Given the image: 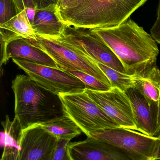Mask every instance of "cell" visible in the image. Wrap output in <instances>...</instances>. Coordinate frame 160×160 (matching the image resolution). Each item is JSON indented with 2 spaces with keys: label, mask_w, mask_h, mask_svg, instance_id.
<instances>
[{
  "label": "cell",
  "mask_w": 160,
  "mask_h": 160,
  "mask_svg": "<svg viewBox=\"0 0 160 160\" xmlns=\"http://www.w3.org/2000/svg\"><path fill=\"white\" fill-rule=\"evenodd\" d=\"M150 33L156 42L160 44V19H157L150 30Z\"/></svg>",
  "instance_id": "25"
},
{
  "label": "cell",
  "mask_w": 160,
  "mask_h": 160,
  "mask_svg": "<svg viewBox=\"0 0 160 160\" xmlns=\"http://www.w3.org/2000/svg\"><path fill=\"white\" fill-rule=\"evenodd\" d=\"M80 0H57L55 9L57 15L75 7Z\"/></svg>",
  "instance_id": "24"
},
{
  "label": "cell",
  "mask_w": 160,
  "mask_h": 160,
  "mask_svg": "<svg viewBox=\"0 0 160 160\" xmlns=\"http://www.w3.org/2000/svg\"><path fill=\"white\" fill-rule=\"evenodd\" d=\"M61 68L80 79L85 85L86 89L95 91H106L111 88V87L110 86L106 84L95 77L84 72L64 68Z\"/></svg>",
  "instance_id": "20"
},
{
  "label": "cell",
  "mask_w": 160,
  "mask_h": 160,
  "mask_svg": "<svg viewBox=\"0 0 160 160\" xmlns=\"http://www.w3.org/2000/svg\"><path fill=\"white\" fill-rule=\"evenodd\" d=\"M70 142L66 140L58 141V144L51 160H71L68 151V146Z\"/></svg>",
  "instance_id": "23"
},
{
  "label": "cell",
  "mask_w": 160,
  "mask_h": 160,
  "mask_svg": "<svg viewBox=\"0 0 160 160\" xmlns=\"http://www.w3.org/2000/svg\"><path fill=\"white\" fill-rule=\"evenodd\" d=\"M0 28L19 37L31 40L37 39V36L32 28L25 9L17 14L7 22L0 24Z\"/></svg>",
  "instance_id": "18"
},
{
  "label": "cell",
  "mask_w": 160,
  "mask_h": 160,
  "mask_svg": "<svg viewBox=\"0 0 160 160\" xmlns=\"http://www.w3.org/2000/svg\"><path fill=\"white\" fill-rule=\"evenodd\" d=\"M1 66L10 59H24L35 63L59 68L55 61L46 52L34 45L30 39L18 37L10 40L2 48Z\"/></svg>",
  "instance_id": "12"
},
{
  "label": "cell",
  "mask_w": 160,
  "mask_h": 160,
  "mask_svg": "<svg viewBox=\"0 0 160 160\" xmlns=\"http://www.w3.org/2000/svg\"><path fill=\"white\" fill-rule=\"evenodd\" d=\"M90 30L111 49L126 74L143 76L156 65L159 53L156 41L130 18L117 26Z\"/></svg>",
  "instance_id": "1"
},
{
  "label": "cell",
  "mask_w": 160,
  "mask_h": 160,
  "mask_svg": "<svg viewBox=\"0 0 160 160\" xmlns=\"http://www.w3.org/2000/svg\"><path fill=\"white\" fill-rule=\"evenodd\" d=\"M12 88L15 96V117L23 130L64 115L56 112V105L49 97L50 92L28 76L17 75L12 81Z\"/></svg>",
  "instance_id": "3"
},
{
  "label": "cell",
  "mask_w": 160,
  "mask_h": 160,
  "mask_svg": "<svg viewBox=\"0 0 160 160\" xmlns=\"http://www.w3.org/2000/svg\"><path fill=\"white\" fill-rule=\"evenodd\" d=\"M131 102L136 131L155 137L157 130V113L153 111L146 98L136 88L125 92Z\"/></svg>",
  "instance_id": "13"
},
{
  "label": "cell",
  "mask_w": 160,
  "mask_h": 160,
  "mask_svg": "<svg viewBox=\"0 0 160 160\" xmlns=\"http://www.w3.org/2000/svg\"><path fill=\"white\" fill-rule=\"evenodd\" d=\"M30 40L50 56L60 68H64L84 72L111 87L108 78L95 61L64 42L38 36L37 40Z\"/></svg>",
  "instance_id": "8"
},
{
  "label": "cell",
  "mask_w": 160,
  "mask_h": 160,
  "mask_svg": "<svg viewBox=\"0 0 160 160\" xmlns=\"http://www.w3.org/2000/svg\"><path fill=\"white\" fill-rule=\"evenodd\" d=\"M160 160V159H158V160Z\"/></svg>",
  "instance_id": "31"
},
{
  "label": "cell",
  "mask_w": 160,
  "mask_h": 160,
  "mask_svg": "<svg viewBox=\"0 0 160 160\" xmlns=\"http://www.w3.org/2000/svg\"><path fill=\"white\" fill-rule=\"evenodd\" d=\"M31 25L37 36L54 40L63 36L66 27L57 15L55 5L38 8Z\"/></svg>",
  "instance_id": "14"
},
{
  "label": "cell",
  "mask_w": 160,
  "mask_h": 160,
  "mask_svg": "<svg viewBox=\"0 0 160 160\" xmlns=\"http://www.w3.org/2000/svg\"><path fill=\"white\" fill-rule=\"evenodd\" d=\"M95 62L108 78L111 88H117L124 92L129 88L135 87L136 84L143 77L121 73L100 63L96 62Z\"/></svg>",
  "instance_id": "19"
},
{
  "label": "cell",
  "mask_w": 160,
  "mask_h": 160,
  "mask_svg": "<svg viewBox=\"0 0 160 160\" xmlns=\"http://www.w3.org/2000/svg\"><path fill=\"white\" fill-rule=\"evenodd\" d=\"M2 124L3 151L1 160H18L23 130L16 118L10 121L8 115Z\"/></svg>",
  "instance_id": "15"
},
{
  "label": "cell",
  "mask_w": 160,
  "mask_h": 160,
  "mask_svg": "<svg viewBox=\"0 0 160 160\" xmlns=\"http://www.w3.org/2000/svg\"><path fill=\"white\" fill-rule=\"evenodd\" d=\"M157 19H160V0L159 2V4L158 8L157 18Z\"/></svg>",
  "instance_id": "28"
},
{
  "label": "cell",
  "mask_w": 160,
  "mask_h": 160,
  "mask_svg": "<svg viewBox=\"0 0 160 160\" xmlns=\"http://www.w3.org/2000/svg\"><path fill=\"white\" fill-rule=\"evenodd\" d=\"M12 61L39 85L56 96L85 89L80 79L60 68L46 66L24 59L15 58Z\"/></svg>",
  "instance_id": "6"
},
{
  "label": "cell",
  "mask_w": 160,
  "mask_h": 160,
  "mask_svg": "<svg viewBox=\"0 0 160 160\" xmlns=\"http://www.w3.org/2000/svg\"><path fill=\"white\" fill-rule=\"evenodd\" d=\"M95 62L118 72L126 73L124 66L115 53L100 40L90 29L76 28L66 25L63 36L57 39Z\"/></svg>",
  "instance_id": "7"
},
{
  "label": "cell",
  "mask_w": 160,
  "mask_h": 160,
  "mask_svg": "<svg viewBox=\"0 0 160 160\" xmlns=\"http://www.w3.org/2000/svg\"><path fill=\"white\" fill-rule=\"evenodd\" d=\"M158 128L157 133L155 137L160 138V94L159 99L158 106V117H157Z\"/></svg>",
  "instance_id": "27"
},
{
  "label": "cell",
  "mask_w": 160,
  "mask_h": 160,
  "mask_svg": "<svg viewBox=\"0 0 160 160\" xmlns=\"http://www.w3.org/2000/svg\"><path fill=\"white\" fill-rule=\"evenodd\" d=\"M40 126L58 141L66 140L70 142L82 132L73 120L65 114L51 119Z\"/></svg>",
  "instance_id": "17"
},
{
  "label": "cell",
  "mask_w": 160,
  "mask_h": 160,
  "mask_svg": "<svg viewBox=\"0 0 160 160\" xmlns=\"http://www.w3.org/2000/svg\"><path fill=\"white\" fill-rule=\"evenodd\" d=\"M158 159H160V145L159 147V148L157 154V158H156V160Z\"/></svg>",
  "instance_id": "29"
},
{
  "label": "cell",
  "mask_w": 160,
  "mask_h": 160,
  "mask_svg": "<svg viewBox=\"0 0 160 160\" xmlns=\"http://www.w3.org/2000/svg\"><path fill=\"white\" fill-rule=\"evenodd\" d=\"M12 0H0V24H3L16 16Z\"/></svg>",
  "instance_id": "22"
},
{
  "label": "cell",
  "mask_w": 160,
  "mask_h": 160,
  "mask_svg": "<svg viewBox=\"0 0 160 160\" xmlns=\"http://www.w3.org/2000/svg\"><path fill=\"white\" fill-rule=\"evenodd\" d=\"M58 140L40 125L23 131L18 160H46L52 156Z\"/></svg>",
  "instance_id": "11"
},
{
  "label": "cell",
  "mask_w": 160,
  "mask_h": 160,
  "mask_svg": "<svg viewBox=\"0 0 160 160\" xmlns=\"http://www.w3.org/2000/svg\"><path fill=\"white\" fill-rule=\"evenodd\" d=\"M87 137L84 141L69 143L68 151L71 160H134L127 152L116 146Z\"/></svg>",
  "instance_id": "10"
},
{
  "label": "cell",
  "mask_w": 160,
  "mask_h": 160,
  "mask_svg": "<svg viewBox=\"0 0 160 160\" xmlns=\"http://www.w3.org/2000/svg\"><path fill=\"white\" fill-rule=\"evenodd\" d=\"M148 0H80L58 16L67 26L86 29L117 26Z\"/></svg>",
  "instance_id": "2"
},
{
  "label": "cell",
  "mask_w": 160,
  "mask_h": 160,
  "mask_svg": "<svg viewBox=\"0 0 160 160\" xmlns=\"http://www.w3.org/2000/svg\"><path fill=\"white\" fill-rule=\"evenodd\" d=\"M146 98L153 111L158 114L160 94V70L157 65L146 72L135 85Z\"/></svg>",
  "instance_id": "16"
},
{
  "label": "cell",
  "mask_w": 160,
  "mask_h": 160,
  "mask_svg": "<svg viewBox=\"0 0 160 160\" xmlns=\"http://www.w3.org/2000/svg\"><path fill=\"white\" fill-rule=\"evenodd\" d=\"M16 15L26 10V14L31 24L34 18L37 6L34 0H12Z\"/></svg>",
  "instance_id": "21"
},
{
  "label": "cell",
  "mask_w": 160,
  "mask_h": 160,
  "mask_svg": "<svg viewBox=\"0 0 160 160\" xmlns=\"http://www.w3.org/2000/svg\"><path fill=\"white\" fill-rule=\"evenodd\" d=\"M58 97L64 114L72 119L87 136L96 131L120 127L89 97L85 89L60 94Z\"/></svg>",
  "instance_id": "4"
},
{
  "label": "cell",
  "mask_w": 160,
  "mask_h": 160,
  "mask_svg": "<svg viewBox=\"0 0 160 160\" xmlns=\"http://www.w3.org/2000/svg\"><path fill=\"white\" fill-rule=\"evenodd\" d=\"M85 91L119 127L136 131L130 100L125 92L116 87L106 91Z\"/></svg>",
  "instance_id": "9"
},
{
  "label": "cell",
  "mask_w": 160,
  "mask_h": 160,
  "mask_svg": "<svg viewBox=\"0 0 160 160\" xmlns=\"http://www.w3.org/2000/svg\"><path fill=\"white\" fill-rule=\"evenodd\" d=\"M51 157H52V156H51V157H50V158H49L47 159L46 160H51Z\"/></svg>",
  "instance_id": "30"
},
{
  "label": "cell",
  "mask_w": 160,
  "mask_h": 160,
  "mask_svg": "<svg viewBox=\"0 0 160 160\" xmlns=\"http://www.w3.org/2000/svg\"><path fill=\"white\" fill-rule=\"evenodd\" d=\"M87 137L116 146L127 152L134 160H156L160 145V138L120 127L96 131Z\"/></svg>",
  "instance_id": "5"
},
{
  "label": "cell",
  "mask_w": 160,
  "mask_h": 160,
  "mask_svg": "<svg viewBox=\"0 0 160 160\" xmlns=\"http://www.w3.org/2000/svg\"><path fill=\"white\" fill-rule=\"evenodd\" d=\"M38 8H44L52 5H56L57 0H34Z\"/></svg>",
  "instance_id": "26"
}]
</instances>
